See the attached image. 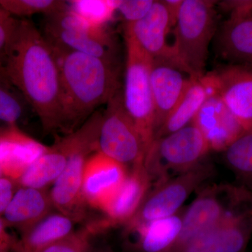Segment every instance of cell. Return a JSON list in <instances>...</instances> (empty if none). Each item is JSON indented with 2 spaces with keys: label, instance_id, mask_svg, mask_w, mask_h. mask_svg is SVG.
Listing matches in <instances>:
<instances>
[{
  "label": "cell",
  "instance_id": "6da1fadb",
  "mask_svg": "<svg viewBox=\"0 0 252 252\" xmlns=\"http://www.w3.org/2000/svg\"><path fill=\"white\" fill-rule=\"evenodd\" d=\"M5 79L21 91L46 133L59 131L61 74L54 48L34 23L18 21L0 64Z\"/></svg>",
  "mask_w": 252,
  "mask_h": 252
},
{
  "label": "cell",
  "instance_id": "7a4b0ae2",
  "mask_svg": "<svg viewBox=\"0 0 252 252\" xmlns=\"http://www.w3.org/2000/svg\"><path fill=\"white\" fill-rule=\"evenodd\" d=\"M54 49L61 74L59 132L67 135L79 128L97 107L107 104L120 90L119 74L112 61Z\"/></svg>",
  "mask_w": 252,
  "mask_h": 252
},
{
  "label": "cell",
  "instance_id": "3957f363",
  "mask_svg": "<svg viewBox=\"0 0 252 252\" xmlns=\"http://www.w3.org/2000/svg\"><path fill=\"white\" fill-rule=\"evenodd\" d=\"M215 4L207 0H183L177 15L174 60L194 79L205 75L209 46L218 29Z\"/></svg>",
  "mask_w": 252,
  "mask_h": 252
},
{
  "label": "cell",
  "instance_id": "277c9868",
  "mask_svg": "<svg viewBox=\"0 0 252 252\" xmlns=\"http://www.w3.org/2000/svg\"><path fill=\"white\" fill-rule=\"evenodd\" d=\"M102 113L95 112L79 128L73 132L74 144L67 165L50 191L54 209L76 223L86 218L82 195L84 167L89 158L97 152V140Z\"/></svg>",
  "mask_w": 252,
  "mask_h": 252
},
{
  "label": "cell",
  "instance_id": "5b68a950",
  "mask_svg": "<svg viewBox=\"0 0 252 252\" xmlns=\"http://www.w3.org/2000/svg\"><path fill=\"white\" fill-rule=\"evenodd\" d=\"M208 144L193 123L180 130L154 140L146 154L144 166L156 183L188 171L203 162Z\"/></svg>",
  "mask_w": 252,
  "mask_h": 252
},
{
  "label": "cell",
  "instance_id": "8992f818",
  "mask_svg": "<svg viewBox=\"0 0 252 252\" xmlns=\"http://www.w3.org/2000/svg\"><path fill=\"white\" fill-rule=\"evenodd\" d=\"M124 38L126 64L123 100L140 132L147 154L154 141V107L150 80L153 59L128 34L124 33Z\"/></svg>",
  "mask_w": 252,
  "mask_h": 252
},
{
  "label": "cell",
  "instance_id": "52a82bcc",
  "mask_svg": "<svg viewBox=\"0 0 252 252\" xmlns=\"http://www.w3.org/2000/svg\"><path fill=\"white\" fill-rule=\"evenodd\" d=\"M251 195L244 187L212 186L203 189L184 212L180 236L170 252H182L190 240L238 210Z\"/></svg>",
  "mask_w": 252,
  "mask_h": 252
},
{
  "label": "cell",
  "instance_id": "ba28073f",
  "mask_svg": "<svg viewBox=\"0 0 252 252\" xmlns=\"http://www.w3.org/2000/svg\"><path fill=\"white\" fill-rule=\"evenodd\" d=\"M97 152L126 167L144 163L145 146L135 124L126 111L120 90L107 102V108L102 113Z\"/></svg>",
  "mask_w": 252,
  "mask_h": 252
},
{
  "label": "cell",
  "instance_id": "9c48e42d",
  "mask_svg": "<svg viewBox=\"0 0 252 252\" xmlns=\"http://www.w3.org/2000/svg\"><path fill=\"white\" fill-rule=\"evenodd\" d=\"M46 39L55 49L68 50L114 62V43L106 28L93 27L69 9L46 16Z\"/></svg>",
  "mask_w": 252,
  "mask_h": 252
},
{
  "label": "cell",
  "instance_id": "30bf717a",
  "mask_svg": "<svg viewBox=\"0 0 252 252\" xmlns=\"http://www.w3.org/2000/svg\"><path fill=\"white\" fill-rule=\"evenodd\" d=\"M213 172L211 164L202 162L188 171L155 184L153 190H149L138 211L126 223V227L135 226L175 215L189 195L200 188Z\"/></svg>",
  "mask_w": 252,
  "mask_h": 252
},
{
  "label": "cell",
  "instance_id": "8fae6325",
  "mask_svg": "<svg viewBox=\"0 0 252 252\" xmlns=\"http://www.w3.org/2000/svg\"><path fill=\"white\" fill-rule=\"evenodd\" d=\"M252 233V205L230 212L197 235L182 252H241Z\"/></svg>",
  "mask_w": 252,
  "mask_h": 252
},
{
  "label": "cell",
  "instance_id": "7c38bea8",
  "mask_svg": "<svg viewBox=\"0 0 252 252\" xmlns=\"http://www.w3.org/2000/svg\"><path fill=\"white\" fill-rule=\"evenodd\" d=\"M127 167L99 152L86 161L82 195L88 207L103 211L127 177Z\"/></svg>",
  "mask_w": 252,
  "mask_h": 252
},
{
  "label": "cell",
  "instance_id": "4fadbf2b",
  "mask_svg": "<svg viewBox=\"0 0 252 252\" xmlns=\"http://www.w3.org/2000/svg\"><path fill=\"white\" fill-rule=\"evenodd\" d=\"M154 107V136L180 102L191 77L170 60L153 59L150 74Z\"/></svg>",
  "mask_w": 252,
  "mask_h": 252
},
{
  "label": "cell",
  "instance_id": "5bb4252c",
  "mask_svg": "<svg viewBox=\"0 0 252 252\" xmlns=\"http://www.w3.org/2000/svg\"><path fill=\"white\" fill-rule=\"evenodd\" d=\"M193 124L202 132L210 150L224 152L246 131L230 112L218 93L210 94Z\"/></svg>",
  "mask_w": 252,
  "mask_h": 252
},
{
  "label": "cell",
  "instance_id": "9a60e30c",
  "mask_svg": "<svg viewBox=\"0 0 252 252\" xmlns=\"http://www.w3.org/2000/svg\"><path fill=\"white\" fill-rule=\"evenodd\" d=\"M217 92L246 131L252 130V68L229 64L212 72Z\"/></svg>",
  "mask_w": 252,
  "mask_h": 252
},
{
  "label": "cell",
  "instance_id": "2e32d148",
  "mask_svg": "<svg viewBox=\"0 0 252 252\" xmlns=\"http://www.w3.org/2000/svg\"><path fill=\"white\" fill-rule=\"evenodd\" d=\"M173 27L170 13L164 1H154L148 14L136 22L126 24L124 33L128 34L153 59L175 62L172 46L167 35Z\"/></svg>",
  "mask_w": 252,
  "mask_h": 252
},
{
  "label": "cell",
  "instance_id": "e0dca14e",
  "mask_svg": "<svg viewBox=\"0 0 252 252\" xmlns=\"http://www.w3.org/2000/svg\"><path fill=\"white\" fill-rule=\"evenodd\" d=\"M49 147L26 135L17 126L4 127L0 134V169L3 176L17 182Z\"/></svg>",
  "mask_w": 252,
  "mask_h": 252
},
{
  "label": "cell",
  "instance_id": "ac0fdd59",
  "mask_svg": "<svg viewBox=\"0 0 252 252\" xmlns=\"http://www.w3.org/2000/svg\"><path fill=\"white\" fill-rule=\"evenodd\" d=\"M144 163L132 167L124 183L102 212L112 225L126 224L138 211L152 187Z\"/></svg>",
  "mask_w": 252,
  "mask_h": 252
},
{
  "label": "cell",
  "instance_id": "d6986e66",
  "mask_svg": "<svg viewBox=\"0 0 252 252\" xmlns=\"http://www.w3.org/2000/svg\"><path fill=\"white\" fill-rule=\"evenodd\" d=\"M54 209L46 189L19 187L2 215L8 226L26 231L50 215Z\"/></svg>",
  "mask_w": 252,
  "mask_h": 252
},
{
  "label": "cell",
  "instance_id": "ffe728a7",
  "mask_svg": "<svg viewBox=\"0 0 252 252\" xmlns=\"http://www.w3.org/2000/svg\"><path fill=\"white\" fill-rule=\"evenodd\" d=\"M217 52L230 64L252 68V16L228 17L216 33Z\"/></svg>",
  "mask_w": 252,
  "mask_h": 252
},
{
  "label": "cell",
  "instance_id": "44dd1931",
  "mask_svg": "<svg viewBox=\"0 0 252 252\" xmlns=\"http://www.w3.org/2000/svg\"><path fill=\"white\" fill-rule=\"evenodd\" d=\"M216 93H218L216 81L212 72L198 79L191 78V81L180 102L158 130L154 140L171 134L191 124L208 96Z\"/></svg>",
  "mask_w": 252,
  "mask_h": 252
},
{
  "label": "cell",
  "instance_id": "7402d4cb",
  "mask_svg": "<svg viewBox=\"0 0 252 252\" xmlns=\"http://www.w3.org/2000/svg\"><path fill=\"white\" fill-rule=\"evenodd\" d=\"M73 144V132L60 139L28 167L16 184L19 187L46 189L65 168Z\"/></svg>",
  "mask_w": 252,
  "mask_h": 252
},
{
  "label": "cell",
  "instance_id": "603a6c76",
  "mask_svg": "<svg viewBox=\"0 0 252 252\" xmlns=\"http://www.w3.org/2000/svg\"><path fill=\"white\" fill-rule=\"evenodd\" d=\"M183 213L152 220L135 226L126 227V231L134 236L130 242L134 252H170L180 236Z\"/></svg>",
  "mask_w": 252,
  "mask_h": 252
},
{
  "label": "cell",
  "instance_id": "cb8c5ba5",
  "mask_svg": "<svg viewBox=\"0 0 252 252\" xmlns=\"http://www.w3.org/2000/svg\"><path fill=\"white\" fill-rule=\"evenodd\" d=\"M75 223L72 219L61 212H51L21 233V238L15 240L11 252H40L72 234Z\"/></svg>",
  "mask_w": 252,
  "mask_h": 252
},
{
  "label": "cell",
  "instance_id": "d4e9b609",
  "mask_svg": "<svg viewBox=\"0 0 252 252\" xmlns=\"http://www.w3.org/2000/svg\"><path fill=\"white\" fill-rule=\"evenodd\" d=\"M227 165L245 187L252 190V130L238 137L224 151Z\"/></svg>",
  "mask_w": 252,
  "mask_h": 252
},
{
  "label": "cell",
  "instance_id": "484cf974",
  "mask_svg": "<svg viewBox=\"0 0 252 252\" xmlns=\"http://www.w3.org/2000/svg\"><path fill=\"white\" fill-rule=\"evenodd\" d=\"M108 228L109 226L103 218L89 222L79 230H74L69 236L40 252H90L93 239Z\"/></svg>",
  "mask_w": 252,
  "mask_h": 252
},
{
  "label": "cell",
  "instance_id": "4316f807",
  "mask_svg": "<svg viewBox=\"0 0 252 252\" xmlns=\"http://www.w3.org/2000/svg\"><path fill=\"white\" fill-rule=\"evenodd\" d=\"M68 7L93 27L106 28L117 12L119 0H71Z\"/></svg>",
  "mask_w": 252,
  "mask_h": 252
},
{
  "label": "cell",
  "instance_id": "83f0119b",
  "mask_svg": "<svg viewBox=\"0 0 252 252\" xmlns=\"http://www.w3.org/2000/svg\"><path fill=\"white\" fill-rule=\"evenodd\" d=\"M0 4L11 16L20 17L49 16L67 7V1L61 0H0Z\"/></svg>",
  "mask_w": 252,
  "mask_h": 252
},
{
  "label": "cell",
  "instance_id": "f1b7e54d",
  "mask_svg": "<svg viewBox=\"0 0 252 252\" xmlns=\"http://www.w3.org/2000/svg\"><path fill=\"white\" fill-rule=\"evenodd\" d=\"M6 85L0 81V122L8 126H16L23 117L24 109L20 99L10 92Z\"/></svg>",
  "mask_w": 252,
  "mask_h": 252
},
{
  "label": "cell",
  "instance_id": "f546056e",
  "mask_svg": "<svg viewBox=\"0 0 252 252\" xmlns=\"http://www.w3.org/2000/svg\"><path fill=\"white\" fill-rule=\"evenodd\" d=\"M153 0H119L117 12L122 16L126 24L144 18L152 9Z\"/></svg>",
  "mask_w": 252,
  "mask_h": 252
},
{
  "label": "cell",
  "instance_id": "4dcf8cb0",
  "mask_svg": "<svg viewBox=\"0 0 252 252\" xmlns=\"http://www.w3.org/2000/svg\"><path fill=\"white\" fill-rule=\"evenodd\" d=\"M18 21L13 17L0 19V64L13 40Z\"/></svg>",
  "mask_w": 252,
  "mask_h": 252
},
{
  "label": "cell",
  "instance_id": "1f68e13d",
  "mask_svg": "<svg viewBox=\"0 0 252 252\" xmlns=\"http://www.w3.org/2000/svg\"><path fill=\"white\" fill-rule=\"evenodd\" d=\"M16 182L5 176L0 177V217L7 208L16 193Z\"/></svg>",
  "mask_w": 252,
  "mask_h": 252
},
{
  "label": "cell",
  "instance_id": "d6a6232c",
  "mask_svg": "<svg viewBox=\"0 0 252 252\" xmlns=\"http://www.w3.org/2000/svg\"><path fill=\"white\" fill-rule=\"evenodd\" d=\"M220 4L223 11L229 14V17H240L252 15V1L250 0L224 1Z\"/></svg>",
  "mask_w": 252,
  "mask_h": 252
},
{
  "label": "cell",
  "instance_id": "836d02e7",
  "mask_svg": "<svg viewBox=\"0 0 252 252\" xmlns=\"http://www.w3.org/2000/svg\"><path fill=\"white\" fill-rule=\"evenodd\" d=\"M7 225L2 217H0V252H11L15 242L14 239L6 230Z\"/></svg>",
  "mask_w": 252,
  "mask_h": 252
},
{
  "label": "cell",
  "instance_id": "e575fe53",
  "mask_svg": "<svg viewBox=\"0 0 252 252\" xmlns=\"http://www.w3.org/2000/svg\"><path fill=\"white\" fill-rule=\"evenodd\" d=\"M183 0H166L164 1L166 5L170 17H171L172 23L173 26H175L176 21H177V15L180 11L181 5Z\"/></svg>",
  "mask_w": 252,
  "mask_h": 252
},
{
  "label": "cell",
  "instance_id": "d590c367",
  "mask_svg": "<svg viewBox=\"0 0 252 252\" xmlns=\"http://www.w3.org/2000/svg\"><path fill=\"white\" fill-rule=\"evenodd\" d=\"M90 252H113L112 250H110L107 247H98V248H94V246L91 248Z\"/></svg>",
  "mask_w": 252,
  "mask_h": 252
},
{
  "label": "cell",
  "instance_id": "8d00e7d4",
  "mask_svg": "<svg viewBox=\"0 0 252 252\" xmlns=\"http://www.w3.org/2000/svg\"><path fill=\"white\" fill-rule=\"evenodd\" d=\"M11 17H12V16L10 15L0 4V19H7Z\"/></svg>",
  "mask_w": 252,
  "mask_h": 252
},
{
  "label": "cell",
  "instance_id": "74e56055",
  "mask_svg": "<svg viewBox=\"0 0 252 252\" xmlns=\"http://www.w3.org/2000/svg\"><path fill=\"white\" fill-rule=\"evenodd\" d=\"M0 81H1V82L4 83V84H7V85H9V83L7 82V81L6 80V79H5L4 74H3L2 71H1V68H0Z\"/></svg>",
  "mask_w": 252,
  "mask_h": 252
},
{
  "label": "cell",
  "instance_id": "f35d334b",
  "mask_svg": "<svg viewBox=\"0 0 252 252\" xmlns=\"http://www.w3.org/2000/svg\"><path fill=\"white\" fill-rule=\"evenodd\" d=\"M4 130V127H0V134L3 132V130Z\"/></svg>",
  "mask_w": 252,
  "mask_h": 252
},
{
  "label": "cell",
  "instance_id": "ab89813d",
  "mask_svg": "<svg viewBox=\"0 0 252 252\" xmlns=\"http://www.w3.org/2000/svg\"><path fill=\"white\" fill-rule=\"evenodd\" d=\"M1 176H3V175L2 172H1V169H0V177H1Z\"/></svg>",
  "mask_w": 252,
  "mask_h": 252
},
{
  "label": "cell",
  "instance_id": "60d3db41",
  "mask_svg": "<svg viewBox=\"0 0 252 252\" xmlns=\"http://www.w3.org/2000/svg\"></svg>",
  "mask_w": 252,
  "mask_h": 252
}]
</instances>
